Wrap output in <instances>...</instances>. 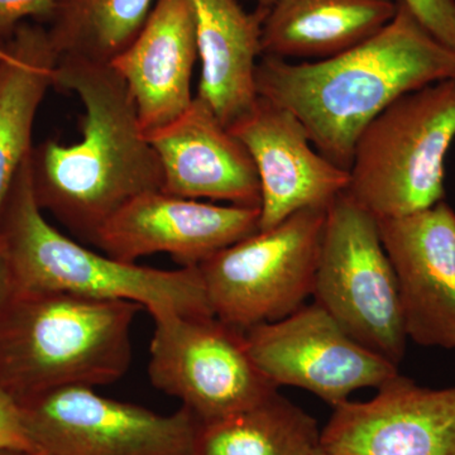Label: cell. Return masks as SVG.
<instances>
[{"label":"cell","mask_w":455,"mask_h":455,"mask_svg":"<svg viewBox=\"0 0 455 455\" xmlns=\"http://www.w3.org/2000/svg\"><path fill=\"white\" fill-rule=\"evenodd\" d=\"M444 80H455V51L400 0L387 26L340 55L302 62L262 56L256 70L259 97L291 112L317 151L347 171L358 137L379 114Z\"/></svg>","instance_id":"cell-1"},{"label":"cell","mask_w":455,"mask_h":455,"mask_svg":"<svg viewBox=\"0 0 455 455\" xmlns=\"http://www.w3.org/2000/svg\"><path fill=\"white\" fill-rule=\"evenodd\" d=\"M53 86L82 100V137L71 145L47 140L32 149L35 196L42 211L92 243L125 204L163 190V169L130 89L112 65L59 57Z\"/></svg>","instance_id":"cell-2"},{"label":"cell","mask_w":455,"mask_h":455,"mask_svg":"<svg viewBox=\"0 0 455 455\" xmlns=\"http://www.w3.org/2000/svg\"><path fill=\"white\" fill-rule=\"evenodd\" d=\"M142 309L17 290L0 314V387L22 403L62 387L118 381L131 366L132 326Z\"/></svg>","instance_id":"cell-3"},{"label":"cell","mask_w":455,"mask_h":455,"mask_svg":"<svg viewBox=\"0 0 455 455\" xmlns=\"http://www.w3.org/2000/svg\"><path fill=\"white\" fill-rule=\"evenodd\" d=\"M0 236L17 290L56 291L139 304L152 317L214 315L197 267L160 269L95 252L56 229L44 217L33 188L31 156L12 188Z\"/></svg>","instance_id":"cell-4"},{"label":"cell","mask_w":455,"mask_h":455,"mask_svg":"<svg viewBox=\"0 0 455 455\" xmlns=\"http://www.w3.org/2000/svg\"><path fill=\"white\" fill-rule=\"evenodd\" d=\"M454 139L455 80L403 95L358 137L347 196L377 220L431 208L444 200Z\"/></svg>","instance_id":"cell-5"},{"label":"cell","mask_w":455,"mask_h":455,"mask_svg":"<svg viewBox=\"0 0 455 455\" xmlns=\"http://www.w3.org/2000/svg\"><path fill=\"white\" fill-rule=\"evenodd\" d=\"M313 296L362 346L398 367L407 338L379 220L347 193L326 209Z\"/></svg>","instance_id":"cell-6"},{"label":"cell","mask_w":455,"mask_h":455,"mask_svg":"<svg viewBox=\"0 0 455 455\" xmlns=\"http://www.w3.org/2000/svg\"><path fill=\"white\" fill-rule=\"evenodd\" d=\"M326 209L295 212L203 262L197 268L214 315L247 331L304 307L313 296Z\"/></svg>","instance_id":"cell-7"},{"label":"cell","mask_w":455,"mask_h":455,"mask_svg":"<svg viewBox=\"0 0 455 455\" xmlns=\"http://www.w3.org/2000/svg\"><path fill=\"white\" fill-rule=\"evenodd\" d=\"M154 320L149 379L200 423L235 414L278 391L254 362L242 329L217 315Z\"/></svg>","instance_id":"cell-8"},{"label":"cell","mask_w":455,"mask_h":455,"mask_svg":"<svg viewBox=\"0 0 455 455\" xmlns=\"http://www.w3.org/2000/svg\"><path fill=\"white\" fill-rule=\"evenodd\" d=\"M20 405L33 447L49 455H194L199 420L185 407L157 414L88 386Z\"/></svg>","instance_id":"cell-9"},{"label":"cell","mask_w":455,"mask_h":455,"mask_svg":"<svg viewBox=\"0 0 455 455\" xmlns=\"http://www.w3.org/2000/svg\"><path fill=\"white\" fill-rule=\"evenodd\" d=\"M248 349L276 387L309 391L329 405L362 388H379L398 367L350 337L316 302L247 329Z\"/></svg>","instance_id":"cell-10"},{"label":"cell","mask_w":455,"mask_h":455,"mask_svg":"<svg viewBox=\"0 0 455 455\" xmlns=\"http://www.w3.org/2000/svg\"><path fill=\"white\" fill-rule=\"evenodd\" d=\"M259 229V208L220 205L155 190L125 204L99 230L92 244L123 262L164 253L181 267H199Z\"/></svg>","instance_id":"cell-11"},{"label":"cell","mask_w":455,"mask_h":455,"mask_svg":"<svg viewBox=\"0 0 455 455\" xmlns=\"http://www.w3.org/2000/svg\"><path fill=\"white\" fill-rule=\"evenodd\" d=\"M367 401L334 407L320 447L339 455H455V386L395 374Z\"/></svg>","instance_id":"cell-12"},{"label":"cell","mask_w":455,"mask_h":455,"mask_svg":"<svg viewBox=\"0 0 455 455\" xmlns=\"http://www.w3.org/2000/svg\"><path fill=\"white\" fill-rule=\"evenodd\" d=\"M407 338L455 350V212L444 200L425 211L379 220Z\"/></svg>","instance_id":"cell-13"},{"label":"cell","mask_w":455,"mask_h":455,"mask_svg":"<svg viewBox=\"0 0 455 455\" xmlns=\"http://www.w3.org/2000/svg\"><path fill=\"white\" fill-rule=\"evenodd\" d=\"M229 130L259 173L260 230L304 209H326L349 187V171L320 154L300 121L272 101L259 97L252 112Z\"/></svg>","instance_id":"cell-14"},{"label":"cell","mask_w":455,"mask_h":455,"mask_svg":"<svg viewBox=\"0 0 455 455\" xmlns=\"http://www.w3.org/2000/svg\"><path fill=\"white\" fill-rule=\"evenodd\" d=\"M146 136L160 160L164 193L259 208V173L250 152L199 98Z\"/></svg>","instance_id":"cell-15"},{"label":"cell","mask_w":455,"mask_h":455,"mask_svg":"<svg viewBox=\"0 0 455 455\" xmlns=\"http://www.w3.org/2000/svg\"><path fill=\"white\" fill-rule=\"evenodd\" d=\"M197 44L188 0H157L137 37L110 62L127 84L146 134L193 103Z\"/></svg>","instance_id":"cell-16"},{"label":"cell","mask_w":455,"mask_h":455,"mask_svg":"<svg viewBox=\"0 0 455 455\" xmlns=\"http://www.w3.org/2000/svg\"><path fill=\"white\" fill-rule=\"evenodd\" d=\"M202 61L196 98L227 128L252 112L259 101L256 70L262 57L265 9L245 11L238 0H188Z\"/></svg>","instance_id":"cell-17"},{"label":"cell","mask_w":455,"mask_h":455,"mask_svg":"<svg viewBox=\"0 0 455 455\" xmlns=\"http://www.w3.org/2000/svg\"><path fill=\"white\" fill-rule=\"evenodd\" d=\"M397 0H276L262 25V56L305 59L340 55L391 22Z\"/></svg>","instance_id":"cell-18"},{"label":"cell","mask_w":455,"mask_h":455,"mask_svg":"<svg viewBox=\"0 0 455 455\" xmlns=\"http://www.w3.org/2000/svg\"><path fill=\"white\" fill-rule=\"evenodd\" d=\"M57 55L47 28L20 23L0 52V218L23 164L32 154V130L53 86Z\"/></svg>","instance_id":"cell-19"},{"label":"cell","mask_w":455,"mask_h":455,"mask_svg":"<svg viewBox=\"0 0 455 455\" xmlns=\"http://www.w3.org/2000/svg\"><path fill=\"white\" fill-rule=\"evenodd\" d=\"M315 418L278 394L197 427L194 455H310L320 447Z\"/></svg>","instance_id":"cell-20"},{"label":"cell","mask_w":455,"mask_h":455,"mask_svg":"<svg viewBox=\"0 0 455 455\" xmlns=\"http://www.w3.org/2000/svg\"><path fill=\"white\" fill-rule=\"evenodd\" d=\"M157 0H62L47 31L59 57L110 64L137 37Z\"/></svg>","instance_id":"cell-21"},{"label":"cell","mask_w":455,"mask_h":455,"mask_svg":"<svg viewBox=\"0 0 455 455\" xmlns=\"http://www.w3.org/2000/svg\"><path fill=\"white\" fill-rule=\"evenodd\" d=\"M440 44L455 51V0H400Z\"/></svg>","instance_id":"cell-22"},{"label":"cell","mask_w":455,"mask_h":455,"mask_svg":"<svg viewBox=\"0 0 455 455\" xmlns=\"http://www.w3.org/2000/svg\"><path fill=\"white\" fill-rule=\"evenodd\" d=\"M35 451L25 420L22 407L16 398L0 387V451Z\"/></svg>","instance_id":"cell-23"},{"label":"cell","mask_w":455,"mask_h":455,"mask_svg":"<svg viewBox=\"0 0 455 455\" xmlns=\"http://www.w3.org/2000/svg\"><path fill=\"white\" fill-rule=\"evenodd\" d=\"M62 0H0V36L11 33L27 18L53 16Z\"/></svg>","instance_id":"cell-24"},{"label":"cell","mask_w":455,"mask_h":455,"mask_svg":"<svg viewBox=\"0 0 455 455\" xmlns=\"http://www.w3.org/2000/svg\"><path fill=\"white\" fill-rule=\"evenodd\" d=\"M16 291L17 284L14 280L13 269H12L11 260H9L7 248L0 236V314L5 309Z\"/></svg>","instance_id":"cell-25"},{"label":"cell","mask_w":455,"mask_h":455,"mask_svg":"<svg viewBox=\"0 0 455 455\" xmlns=\"http://www.w3.org/2000/svg\"><path fill=\"white\" fill-rule=\"evenodd\" d=\"M0 455H49L44 453V451H14V449H5V451H0Z\"/></svg>","instance_id":"cell-26"},{"label":"cell","mask_w":455,"mask_h":455,"mask_svg":"<svg viewBox=\"0 0 455 455\" xmlns=\"http://www.w3.org/2000/svg\"><path fill=\"white\" fill-rule=\"evenodd\" d=\"M275 2H276V0H256L257 8L265 9V11H267V9H269V7H271Z\"/></svg>","instance_id":"cell-27"},{"label":"cell","mask_w":455,"mask_h":455,"mask_svg":"<svg viewBox=\"0 0 455 455\" xmlns=\"http://www.w3.org/2000/svg\"><path fill=\"white\" fill-rule=\"evenodd\" d=\"M310 455H339V454L331 453V451H325L324 448L319 447V448H316L315 451H314L313 453H311Z\"/></svg>","instance_id":"cell-28"},{"label":"cell","mask_w":455,"mask_h":455,"mask_svg":"<svg viewBox=\"0 0 455 455\" xmlns=\"http://www.w3.org/2000/svg\"><path fill=\"white\" fill-rule=\"evenodd\" d=\"M3 44H4V41H3L2 38H0V52H2Z\"/></svg>","instance_id":"cell-29"}]
</instances>
